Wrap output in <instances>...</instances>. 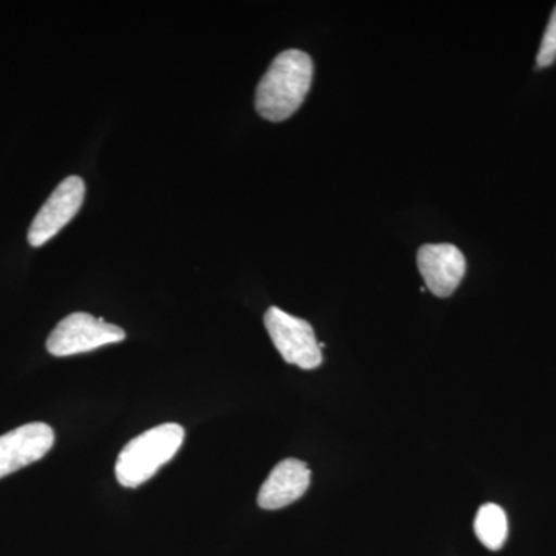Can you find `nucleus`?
I'll list each match as a JSON object with an SVG mask.
<instances>
[{"mask_svg":"<svg viewBox=\"0 0 556 556\" xmlns=\"http://www.w3.org/2000/svg\"><path fill=\"white\" fill-rule=\"evenodd\" d=\"M311 484V470L303 460L285 459L270 471L258 492V506L278 510L291 506L305 495Z\"/></svg>","mask_w":556,"mask_h":556,"instance_id":"obj_8","label":"nucleus"},{"mask_svg":"<svg viewBox=\"0 0 556 556\" xmlns=\"http://www.w3.org/2000/svg\"><path fill=\"white\" fill-rule=\"evenodd\" d=\"M54 444L53 428L43 422L27 424L0 437V479L38 463Z\"/></svg>","mask_w":556,"mask_h":556,"instance_id":"obj_6","label":"nucleus"},{"mask_svg":"<svg viewBox=\"0 0 556 556\" xmlns=\"http://www.w3.org/2000/svg\"><path fill=\"white\" fill-rule=\"evenodd\" d=\"M313 75V60L305 51L287 50L278 54L255 91L258 115L273 123L291 118L309 93Z\"/></svg>","mask_w":556,"mask_h":556,"instance_id":"obj_1","label":"nucleus"},{"mask_svg":"<svg viewBox=\"0 0 556 556\" xmlns=\"http://www.w3.org/2000/svg\"><path fill=\"white\" fill-rule=\"evenodd\" d=\"M86 197V182L80 177H68L54 189L28 230V243L43 247L78 214Z\"/></svg>","mask_w":556,"mask_h":556,"instance_id":"obj_5","label":"nucleus"},{"mask_svg":"<svg viewBox=\"0 0 556 556\" xmlns=\"http://www.w3.org/2000/svg\"><path fill=\"white\" fill-rule=\"evenodd\" d=\"M126 332L116 325L108 324L87 313H73L56 325L47 339V350L51 356L68 357L89 353L98 348L119 343Z\"/></svg>","mask_w":556,"mask_h":556,"instance_id":"obj_3","label":"nucleus"},{"mask_svg":"<svg viewBox=\"0 0 556 556\" xmlns=\"http://www.w3.org/2000/svg\"><path fill=\"white\" fill-rule=\"evenodd\" d=\"M475 533L490 551H500L506 543L508 521L506 511L496 504H485L475 518Z\"/></svg>","mask_w":556,"mask_h":556,"instance_id":"obj_9","label":"nucleus"},{"mask_svg":"<svg viewBox=\"0 0 556 556\" xmlns=\"http://www.w3.org/2000/svg\"><path fill=\"white\" fill-rule=\"evenodd\" d=\"M417 268L437 298H450L466 276L467 263L455 244H424L417 252Z\"/></svg>","mask_w":556,"mask_h":556,"instance_id":"obj_7","label":"nucleus"},{"mask_svg":"<svg viewBox=\"0 0 556 556\" xmlns=\"http://www.w3.org/2000/svg\"><path fill=\"white\" fill-rule=\"evenodd\" d=\"M185 437V428L178 424H163L131 439L116 460L115 473L119 484L137 489L148 482L161 467L174 459Z\"/></svg>","mask_w":556,"mask_h":556,"instance_id":"obj_2","label":"nucleus"},{"mask_svg":"<svg viewBox=\"0 0 556 556\" xmlns=\"http://www.w3.org/2000/svg\"><path fill=\"white\" fill-rule=\"evenodd\" d=\"M556 61V7L554 13H552L551 21L544 33L543 42H541V49L538 51L536 64L538 67L544 68L548 65L554 64Z\"/></svg>","mask_w":556,"mask_h":556,"instance_id":"obj_10","label":"nucleus"},{"mask_svg":"<svg viewBox=\"0 0 556 556\" xmlns=\"http://www.w3.org/2000/svg\"><path fill=\"white\" fill-rule=\"evenodd\" d=\"M265 327L274 346L288 364L302 369L320 367L324 362L320 343L308 321L273 306L266 311Z\"/></svg>","mask_w":556,"mask_h":556,"instance_id":"obj_4","label":"nucleus"}]
</instances>
